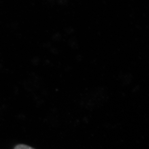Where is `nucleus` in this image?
Wrapping results in <instances>:
<instances>
[{
  "mask_svg": "<svg viewBox=\"0 0 149 149\" xmlns=\"http://www.w3.org/2000/svg\"><path fill=\"white\" fill-rule=\"evenodd\" d=\"M14 149H35L32 148V147L29 146L27 145H23V144H20V145H17Z\"/></svg>",
  "mask_w": 149,
  "mask_h": 149,
  "instance_id": "nucleus-1",
  "label": "nucleus"
}]
</instances>
